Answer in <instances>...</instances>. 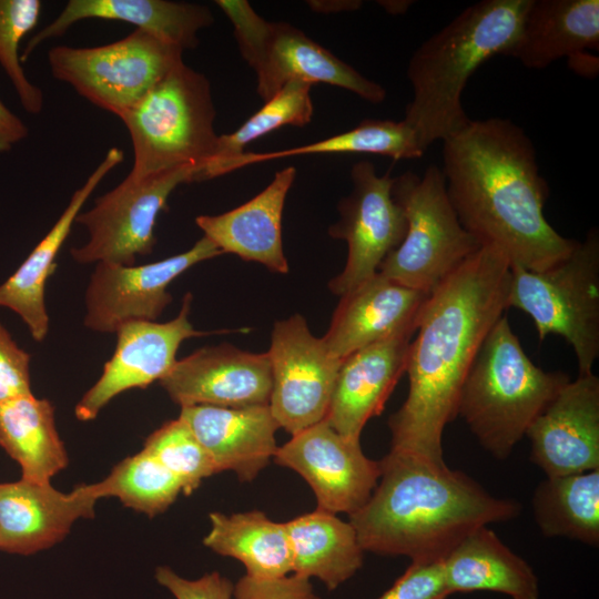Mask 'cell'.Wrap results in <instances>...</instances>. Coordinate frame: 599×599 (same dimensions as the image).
<instances>
[{
    "label": "cell",
    "mask_w": 599,
    "mask_h": 599,
    "mask_svg": "<svg viewBox=\"0 0 599 599\" xmlns=\"http://www.w3.org/2000/svg\"><path fill=\"white\" fill-rule=\"evenodd\" d=\"M509 277L507 258L481 246L428 295L408 351V393L388 419L392 451L445 461L444 429L485 337L508 309Z\"/></svg>",
    "instance_id": "cell-1"
},
{
    "label": "cell",
    "mask_w": 599,
    "mask_h": 599,
    "mask_svg": "<svg viewBox=\"0 0 599 599\" xmlns=\"http://www.w3.org/2000/svg\"><path fill=\"white\" fill-rule=\"evenodd\" d=\"M440 170L463 227L510 267L540 272L577 245L547 221L549 186L532 141L511 120H469L443 141Z\"/></svg>",
    "instance_id": "cell-2"
},
{
    "label": "cell",
    "mask_w": 599,
    "mask_h": 599,
    "mask_svg": "<svg viewBox=\"0 0 599 599\" xmlns=\"http://www.w3.org/2000/svg\"><path fill=\"white\" fill-rule=\"evenodd\" d=\"M379 461V483L349 515L364 551L443 561L471 531L514 519L521 506L497 498L445 461L389 453Z\"/></svg>",
    "instance_id": "cell-3"
},
{
    "label": "cell",
    "mask_w": 599,
    "mask_h": 599,
    "mask_svg": "<svg viewBox=\"0 0 599 599\" xmlns=\"http://www.w3.org/2000/svg\"><path fill=\"white\" fill-rule=\"evenodd\" d=\"M528 0H483L464 9L413 53L407 78L413 99L405 121L424 151L444 141L468 122L464 90L481 64L507 55Z\"/></svg>",
    "instance_id": "cell-4"
},
{
    "label": "cell",
    "mask_w": 599,
    "mask_h": 599,
    "mask_svg": "<svg viewBox=\"0 0 599 599\" xmlns=\"http://www.w3.org/2000/svg\"><path fill=\"white\" fill-rule=\"evenodd\" d=\"M569 379L535 365L504 314L465 377L457 416L486 451L504 460Z\"/></svg>",
    "instance_id": "cell-5"
},
{
    "label": "cell",
    "mask_w": 599,
    "mask_h": 599,
    "mask_svg": "<svg viewBox=\"0 0 599 599\" xmlns=\"http://www.w3.org/2000/svg\"><path fill=\"white\" fill-rule=\"evenodd\" d=\"M215 115L207 78L184 61L177 64L120 116L133 148L129 175L193 169L197 182L215 151Z\"/></svg>",
    "instance_id": "cell-6"
},
{
    "label": "cell",
    "mask_w": 599,
    "mask_h": 599,
    "mask_svg": "<svg viewBox=\"0 0 599 599\" xmlns=\"http://www.w3.org/2000/svg\"><path fill=\"white\" fill-rule=\"evenodd\" d=\"M507 304L532 319L540 341L564 337L579 374L592 373L599 357L598 230H589L565 258L544 271L510 267Z\"/></svg>",
    "instance_id": "cell-7"
},
{
    "label": "cell",
    "mask_w": 599,
    "mask_h": 599,
    "mask_svg": "<svg viewBox=\"0 0 599 599\" xmlns=\"http://www.w3.org/2000/svg\"><path fill=\"white\" fill-rule=\"evenodd\" d=\"M392 193L407 229L377 273L430 294L481 245L459 222L438 165H429L422 175L407 171L394 177Z\"/></svg>",
    "instance_id": "cell-8"
},
{
    "label": "cell",
    "mask_w": 599,
    "mask_h": 599,
    "mask_svg": "<svg viewBox=\"0 0 599 599\" xmlns=\"http://www.w3.org/2000/svg\"><path fill=\"white\" fill-rule=\"evenodd\" d=\"M230 19L240 52L256 74V91L265 102L291 81L326 83L377 104L386 90L331 51L285 22L260 17L245 0H217Z\"/></svg>",
    "instance_id": "cell-9"
},
{
    "label": "cell",
    "mask_w": 599,
    "mask_h": 599,
    "mask_svg": "<svg viewBox=\"0 0 599 599\" xmlns=\"http://www.w3.org/2000/svg\"><path fill=\"white\" fill-rule=\"evenodd\" d=\"M182 62V49L139 29L108 44L48 52L54 79L118 118Z\"/></svg>",
    "instance_id": "cell-10"
},
{
    "label": "cell",
    "mask_w": 599,
    "mask_h": 599,
    "mask_svg": "<svg viewBox=\"0 0 599 599\" xmlns=\"http://www.w3.org/2000/svg\"><path fill=\"white\" fill-rule=\"evenodd\" d=\"M196 171L177 169L144 177H126L94 200L93 206L80 212L75 223L88 232V241L72 247L70 254L79 264L99 262L135 264L139 256L152 253L154 229L171 193L183 183L195 182Z\"/></svg>",
    "instance_id": "cell-11"
},
{
    "label": "cell",
    "mask_w": 599,
    "mask_h": 599,
    "mask_svg": "<svg viewBox=\"0 0 599 599\" xmlns=\"http://www.w3.org/2000/svg\"><path fill=\"white\" fill-rule=\"evenodd\" d=\"M272 389L268 407L292 436L326 416L342 359L334 357L306 319L295 314L275 322L267 351Z\"/></svg>",
    "instance_id": "cell-12"
},
{
    "label": "cell",
    "mask_w": 599,
    "mask_h": 599,
    "mask_svg": "<svg viewBox=\"0 0 599 599\" xmlns=\"http://www.w3.org/2000/svg\"><path fill=\"white\" fill-rule=\"evenodd\" d=\"M393 181L388 172L378 175L369 161L352 166V190L338 204V221L328 229L348 248L343 271L328 284L339 297L373 277L405 236L406 217L393 196Z\"/></svg>",
    "instance_id": "cell-13"
},
{
    "label": "cell",
    "mask_w": 599,
    "mask_h": 599,
    "mask_svg": "<svg viewBox=\"0 0 599 599\" xmlns=\"http://www.w3.org/2000/svg\"><path fill=\"white\" fill-rule=\"evenodd\" d=\"M219 255L222 252L202 236L187 251L158 262L97 263L84 294V326L109 334L129 321H156L172 302L169 285L194 265Z\"/></svg>",
    "instance_id": "cell-14"
},
{
    "label": "cell",
    "mask_w": 599,
    "mask_h": 599,
    "mask_svg": "<svg viewBox=\"0 0 599 599\" xmlns=\"http://www.w3.org/2000/svg\"><path fill=\"white\" fill-rule=\"evenodd\" d=\"M273 460L301 475L314 491L317 509L348 516L369 499L380 476L359 440H352L324 419L278 447Z\"/></svg>",
    "instance_id": "cell-15"
},
{
    "label": "cell",
    "mask_w": 599,
    "mask_h": 599,
    "mask_svg": "<svg viewBox=\"0 0 599 599\" xmlns=\"http://www.w3.org/2000/svg\"><path fill=\"white\" fill-rule=\"evenodd\" d=\"M192 294L186 293L182 306L173 319L129 321L119 326L116 346L111 358L104 364L99 379L84 393L74 408L75 417L89 422L119 394L146 388L162 379L176 362V353L187 338L207 333L197 331L189 315Z\"/></svg>",
    "instance_id": "cell-16"
},
{
    "label": "cell",
    "mask_w": 599,
    "mask_h": 599,
    "mask_svg": "<svg viewBox=\"0 0 599 599\" xmlns=\"http://www.w3.org/2000/svg\"><path fill=\"white\" fill-rule=\"evenodd\" d=\"M160 384L181 407L268 405L270 357L267 352L252 353L226 343L206 346L176 359Z\"/></svg>",
    "instance_id": "cell-17"
},
{
    "label": "cell",
    "mask_w": 599,
    "mask_h": 599,
    "mask_svg": "<svg viewBox=\"0 0 599 599\" xmlns=\"http://www.w3.org/2000/svg\"><path fill=\"white\" fill-rule=\"evenodd\" d=\"M531 460L547 477L599 469V377L569 379L528 428Z\"/></svg>",
    "instance_id": "cell-18"
},
{
    "label": "cell",
    "mask_w": 599,
    "mask_h": 599,
    "mask_svg": "<svg viewBox=\"0 0 599 599\" xmlns=\"http://www.w3.org/2000/svg\"><path fill=\"white\" fill-rule=\"evenodd\" d=\"M99 499L95 483L70 493L23 478L0 483V551L28 556L51 548L78 519L94 516Z\"/></svg>",
    "instance_id": "cell-19"
},
{
    "label": "cell",
    "mask_w": 599,
    "mask_h": 599,
    "mask_svg": "<svg viewBox=\"0 0 599 599\" xmlns=\"http://www.w3.org/2000/svg\"><path fill=\"white\" fill-rule=\"evenodd\" d=\"M416 329L390 335L343 359L324 418L342 436L359 440L366 423L383 412L406 370Z\"/></svg>",
    "instance_id": "cell-20"
},
{
    "label": "cell",
    "mask_w": 599,
    "mask_h": 599,
    "mask_svg": "<svg viewBox=\"0 0 599 599\" xmlns=\"http://www.w3.org/2000/svg\"><path fill=\"white\" fill-rule=\"evenodd\" d=\"M428 295L376 273L341 296L322 339L328 352L343 361L369 344L417 328Z\"/></svg>",
    "instance_id": "cell-21"
},
{
    "label": "cell",
    "mask_w": 599,
    "mask_h": 599,
    "mask_svg": "<svg viewBox=\"0 0 599 599\" xmlns=\"http://www.w3.org/2000/svg\"><path fill=\"white\" fill-rule=\"evenodd\" d=\"M179 417L210 455L219 473L233 471L252 481L274 458L280 428L268 405L181 407Z\"/></svg>",
    "instance_id": "cell-22"
},
{
    "label": "cell",
    "mask_w": 599,
    "mask_h": 599,
    "mask_svg": "<svg viewBox=\"0 0 599 599\" xmlns=\"http://www.w3.org/2000/svg\"><path fill=\"white\" fill-rule=\"evenodd\" d=\"M87 19L126 22L180 49L197 47L200 30L214 22L203 4L170 0H69L59 16L34 33L21 52L24 62L44 41Z\"/></svg>",
    "instance_id": "cell-23"
},
{
    "label": "cell",
    "mask_w": 599,
    "mask_h": 599,
    "mask_svg": "<svg viewBox=\"0 0 599 599\" xmlns=\"http://www.w3.org/2000/svg\"><path fill=\"white\" fill-rule=\"evenodd\" d=\"M295 176L293 166L277 171L271 183L244 204L217 215H199L195 223L222 254L231 253L271 272L286 274L282 219Z\"/></svg>",
    "instance_id": "cell-24"
},
{
    "label": "cell",
    "mask_w": 599,
    "mask_h": 599,
    "mask_svg": "<svg viewBox=\"0 0 599 599\" xmlns=\"http://www.w3.org/2000/svg\"><path fill=\"white\" fill-rule=\"evenodd\" d=\"M124 160V152L112 146L85 182L77 189L51 230L35 245L17 271L0 284V307L14 312L31 337L41 343L49 332L44 301L45 284L57 268L55 260L75 219L100 182Z\"/></svg>",
    "instance_id": "cell-25"
},
{
    "label": "cell",
    "mask_w": 599,
    "mask_h": 599,
    "mask_svg": "<svg viewBox=\"0 0 599 599\" xmlns=\"http://www.w3.org/2000/svg\"><path fill=\"white\" fill-rule=\"evenodd\" d=\"M588 50H599L598 0H528L507 57L539 70Z\"/></svg>",
    "instance_id": "cell-26"
},
{
    "label": "cell",
    "mask_w": 599,
    "mask_h": 599,
    "mask_svg": "<svg viewBox=\"0 0 599 599\" xmlns=\"http://www.w3.org/2000/svg\"><path fill=\"white\" fill-rule=\"evenodd\" d=\"M443 570L450 595L493 591L510 599H539L531 566L487 526L466 536L443 560Z\"/></svg>",
    "instance_id": "cell-27"
},
{
    "label": "cell",
    "mask_w": 599,
    "mask_h": 599,
    "mask_svg": "<svg viewBox=\"0 0 599 599\" xmlns=\"http://www.w3.org/2000/svg\"><path fill=\"white\" fill-rule=\"evenodd\" d=\"M292 573L319 579L328 590L352 578L363 566L364 550L349 521L316 509L284 522Z\"/></svg>",
    "instance_id": "cell-28"
},
{
    "label": "cell",
    "mask_w": 599,
    "mask_h": 599,
    "mask_svg": "<svg viewBox=\"0 0 599 599\" xmlns=\"http://www.w3.org/2000/svg\"><path fill=\"white\" fill-rule=\"evenodd\" d=\"M0 446L20 466L23 479L50 483L69 464L54 406L33 393L0 404Z\"/></svg>",
    "instance_id": "cell-29"
},
{
    "label": "cell",
    "mask_w": 599,
    "mask_h": 599,
    "mask_svg": "<svg viewBox=\"0 0 599 599\" xmlns=\"http://www.w3.org/2000/svg\"><path fill=\"white\" fill-rule=\"evenodd\" d=\"M211 528L203 539L214 552L243 564L246 576L275 579L292 573V555L284 522L252 510L225 515L211 512Z\"/></svg>",
    "instance_id": "cell-30"
},
{
    "label": "cell",
    "mask_w": 599,
    "mask_h": 599,
    "mask_svg": "<svg viewBox=\"0 0 599 599\" xmlns=\"http://www.w3.org/2000/svg\"><path fill=\"white\" fill-rule=\"evenodd\" d=\"M537 526L547 537L599 544V469L547 477L532 495Z\"/></svg>",
    "instance_id": "cell-31"
},
{
    "label": "cell",
    "mask_w": 599,
    "mask_h": 599,
    "mask_svg": "<svg viewBox=\"0 0 599 599\" xmlns=\"http://www.w3.org/2000/svg\"><path fill=\"white\" fill-rule=\"evenodd\" d=\"M312 84L291 81L232 133L219 135L215 151L197 182L240 169L244 149L252 141L284 125L304 126L313 115Z\"/></svg>",
    "instance_id": "cell-32"
},
{
    "label": "cell",
    "mask_w": 599,
    "mask_h": 599,
    "mask_svg": "<svg viewBox=\"0 0 599 599\" xmlns=\"http://www.w3.org/2000/svg\"><path fill=\"white\" fill-rule=\"evenodd\" d=\"M323 153H369L403 160L422 158L425 151L405 120L365 119L346 132L314 143L270 153L245 152L242 166L272 159Z\"/></svg>",
    "instance_id": "cell-33"
},
{
    "label": "cell",
    "mask_w": 599,
    "mask_h": 599,
    "mask_svg": "<svg viewBox=\"0 0 599 599\" xmlns=\"http://www.w3.org/2000/svg\"><path fill=\"white\" fill-rule=\"evenodd\" d=\"M95 485L101 498H118L149 517L164 512L182 493L177 477L143 448L119 461Z\"/></svg>",
    "instance_id": "cell-34"
},
{
    "label": "cell",
    "mask_w": 599,
    "mask_h": 599,
    "mask_svg": "<svg viewBox=\"0 0 599 599\" xmlns=\"http://www.w3.org/2000/svg\"><path fill=\"white\" fill-rule=\"evenodd\" d=\"M41 11L40 0H0V65L24 111L33 115L42 112L44 97L28 79L19 49L22 39L37 27Z\"/></svg>",
    "instance_id": "cell-35"
},
{
    "label": "cell",
    "mask_w": 599,
    "mask_h": 599,
    "mask_svg": "<svg viewBox=\"0 0 599 599\" xmlns=\"http://www.w3.org/2000/svg\"><path fill=\"white\" fill-rule=\"evenodd\" d=\"M143 449L177 477L185 496L193 494L205 478L219 473L210 455L180 417L151 433Z\"/></svg>",
    "instance_id": "cell-36"
},
{
    "label": "cell",
    "mask_w": 599,
    "mask_h": 599,
    "mask_svg": "<svg viewBox=\"0 0 599 599\" xmlns=\"http://www.w3.org/2000/svg\"><path fill=\"white\" fill-rule=\"evenodd\" d=\"M443 561H412L405 572L377 599H446Z\"/></svg>",
    "instance_id": "cell-37"
},
{
    "label": "cell",
    "mask_w": 599,
    "mask_h": 599,
    "mask_svg": "<svg viewBox=\"0 0 599 599\" xmlns=\"http://www.w3.org/2000/svg\"><path fill=\"white\" fill-rule=\"evenodd\" d=\"M31 355L0 324V404L32 394Z\"/></svg>",
    "instance_id": "cell-38"
},
{
    "label": "cell",
    "mask_w": 599,
    "mask_h": 599,
    "mask_svg": "<svg viewBox=\"0 0 599 599\" xmlns=\"http://www.w3.org/2000/svg\"><path fill=\"white\" fill-rule=\"evenodd\" d=\"M154 578L175 599H233L234 585L216 571L190 580L167 566H160L155 569Z\"/></svg>",
    "instance_id": "cell-39"
},
{
    "label": "cell",
    "mask_w": 599,
    "mask_h": 599,
    "mask_svg": "<svg viewBox=\"0 0 599 599\" xmlns=\"http://www.w3.org/2000/svg\"><path fill=\"white\" fill-rule=\"evenodd\" d=\"M233 599H319L308 578L290 573L275 579L242 577L234 585Z\"/></svg>",
    "instance_id": "cell-40"
},
{
    "label": "cell",
    "mask_w": 599,
    "mask_h": 599,
    "mask_svg": "<svg viewBox=\"0 0 599 599\" xmlns=\"http://www.w3.org/2000/svg\"><path fill=\"white\" fill-rule=\"evenodd\" d=\"M29 135L28 125L0 100V154Z\"/></svg>",
    "instance_id": "cell-41"
},
{
    "label": "cell",
    "mask_w": 599,
    "mask_h": 599,
    "mask_svg": "<svg viewBox=\"0 0 599 599\" xmlns=\"http://www.w3.org/2000/svg\"><path fill=\"white\" fill-rule=\"evenodd\" d=\"M307 3L314 11L322 13L354 11L362 7L359 0L308 1Z\"/></svg>",
    "instance_id": "cell-42"
},
{
    "label": "cell",
    "mask_w": 599,
    "mask_h": 599,
    "mask_svg": "<svg viewBox=\"0 0 599 599\" xmlns=\"http://www.w3.org/2000/svg\"><path fill=\"white\" fill-rule=\"evenodd\" d=\"M570 68L585 77L595 75L598 72V58L589 52L580 53L569 59Z\"/></svg>",
    "instance_id": "cell-43"
},
{
    "label": "cell",
    "mask_w": 599,
    "mask_h": 599,
    "mask_svg": "<svg viewBox=\"0 0 599 599\" xmlns=\"http://www.w3.org/2000/svg\"><path fill=\"white\" fill-rule=\"evenodd\" d=\"M378 3L390 14H402L406 12L414 2L407 0H388L379 1Z\"/></svg>",
    "instance_id": "cell-44"
}]
</instances>
